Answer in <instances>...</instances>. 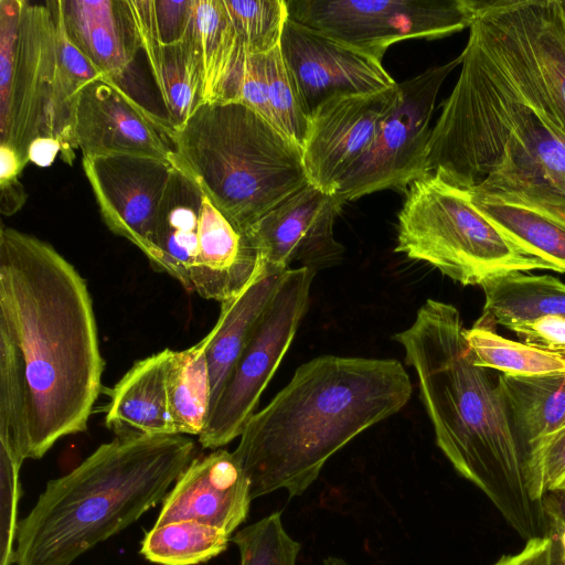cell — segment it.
<instances>
[{"mask_svg": "<svg viewBox=\"0 0 565 565\" xmlns=\"http://www.w3.org/2000/svg\"><path fill=\"white\" fill-rule=\"evenodd\" d=\"M462 54L398 83L396 105L382 120L363 156L342 175L335 195L353 201L382 190L407 192L427 174L426 153L437 94L447 76L461 65Z\"/></svg>", "mask_w": 565, "mask_h": 565, "instance_id": "12", "label": "cell"}, {"mask_svg": "<svg viewBox=\"0 0 565 565\" xmlns=\"http://www.w3.org/2000/svg\"><path fill=\"white\" fill-rule=\"evenodd\" d=\"M57 30V0H0V145L23 168L31 143L52 137Z\"/></svg>", "mask_w": 565, "mask_h": 565, "instance_id": "8", "label": "cell"}, {"mask_svg": "<svg viewBox=\"0 0 565 565\" xmlns=\"http://www.w3.org/2000/svg\"><path fill=\"white\" fill-rule=\"evenodd\" d=\"M484 306L478 322L508 328L542 317L565 319V284L550 275L514 273L481 286Z\"/></svg>", "mask_w": 565, "mask_h": 565, "instance_id": "26", "label": "cell"}, {"mask_svg": "<svg viewBox=\"0 0 565 565\" xmlns=\"http://www.w3.org/2000/svg\"><path fill=\"white\" fill-rule=\"evenodd\" d=\"M0 446L21 463L26 449V387L15 345L0 331Z\"/></svg>", "mask_w": 565, "mask_h": 565, "instance_id": "31", "label": "cell"}, {"mask_svg": "<svg viewBox=\"0 0 565 565\" xmlns=\"http://www.w3.org/2000/svg\"><path fill=\"white\" fill-rule=\"evenodd\" d=\"M552 545L550 535L529 540L522 551L503 555L493 565H552Z\"/></svg>", "mask_w": 565, "mask_h": 565, "instance_id": "39", "label": "cell"}, {"mask_svg": "<svg viewBox=\"0 0 565 565\" xmlns=\"http://www.w3.org/2000/svg\"><path fill=\"white\" fill-rule=\"evenodd\" d=\"M205 349L206 340L203 338L188 349L170 352L167 392L179 435L199 437L211 413L212 388Z\"/></svg>", "mask_w": 565, "mask_h": 565, "instance_id": "28", "label": "cell"}, {"mask_svg": "<svg viewBox=\"0 0 565 565\" xmlns=\"http://www.w3.org/2000/svg\"><path fill=\"white\" fill-rule=\"evenodd\" d=\"M21 462L4 447H0V565L13 563V542L18 527V505L21 495L19 472Z\"/></svg>", "mask_w": 565, "mask_h": 565, "instance_id": "36", "label": "cell"}, {"mask_svg": "<svg viewBox=\"0 0 565 565\" xmlns=\"http://www.w3.org/2000/svg\"><path fill=\"white\" fill-rule=\"evenodd\" d=\"M471 194L473 204L526 253L565 274V217L542 206Z\"/></svg>", "mask_w": 565, "mask_h": 565, "instance_id": "27", "label": "cell"}, {"mask_svg": "<svg viewBox=\"0 0 565 565\" xmlns=\"http://www.w3.org/2000/svg\"><path fill=\"white\" fill-rule=\"evenodd\" d=\"M427 145V174L565 217V132L468 39Z\"/></svg>", "mask_w": 565, "mask_h": 565, "instance_id": "3", "label": "cell"}, {"mask_svg": "<svg viewBox=\"0 0 565 565\" xmlns=\"http://www.w3.org/2000/svg\"><path fill=\"white\" fill-rule=\"evenodd\" d=\"M231 534L193 520L153 526L145 536L140 554L159 565H198L227 548Z\"/></svg>", "mask_w": 565, "mask_h": 565, "instance_id": "30", "label": "cell"}, {"mask_svg": "<svg viewBox=\"0 0 565 565\" xmlns=\"http://www.w3.org/2000/svg\"><path fill=\"white\" fill-rule=\"evenodd\" d=\"M316 271L307 267L285 271L279 288L235 363L205 428L204 449H218L239 437L257 412L259 398L288 351L305 317Z\"/></svg>", "mask_w": 565, "mask_h": 565, "instance_id": "11", "label": "cell"}, {"mask_svg": "<svg viewBox=\"0 0 565 565\" xmlns=\"http://www.w3.org/2000/svg\"><path fill=\"white\" fill-rule=\"evenodd\" d=\"M507 329L526 344L565 351V319L542 317L532 321L514 323Z\"/></svg>", "mask_w": 565, "mask_h": 565, "instance_id": "37", "label": "cell"}, {"mask_svg": "<svg viewBox=\"0 0 565 565\" xmlns=\"http://www.w3.org/2000/svg\"><path fill=\"white\" fill-rule=\"evenodd\" d=\"M247 54H265L280 45L289 19L286 0H224Z\"/></svg>", "mask_w": 565, "mask_h": 565, "instance_id": "32", "label": "cell"}, {"mask_svg": "<svg viewBox=\"0 0 565 565\" xmlns=\"http://www.w3.org/2000/svg\"><path fill=\"white\" fill-rule=\"evenodd\" d=\"M135 17L162 44L182 42L188 35L194 0H128Z\"/></svg>", "mask_w": 565, "mask_h": 565, "instance_id": "35", "label": "cell"}, {"mask_svg": "<svg viewBox=\"0 0 565 565\" xmlns=\"http://www.w3.org/2000/svg\"><path fill=\"white\" fill-rule=\"evenodd\" d=\"M26 193L19 178L0 182V212L10 216L17 213L25 203Z\"/></svg>", "mask_w": 565, "mask_h": 565, "instance_id": "40", "label": "cell"}, {"mask_svg": "<svg viewBox=\"0 0 565 565\" xmlns=\"http://www.w3.org/2000/svg\"><path fill=\"white\" fill-rule=\"evenodd\" d=\"M170 352L138 360L110 390L105 424L116 436L179 435L167 392Z\"/></svg>", "mask_w": 565, "mask_h": 565, "instance_id": "21", "label": "cell"}, {"mask_svg": "<svg viewBox=\"0 0 565 565\" xmlns=\"http://www.w3.org/2000/svg\"><path fill=\"white\" fill-rule=\"evenodd\" d=\"M553 541L552 545V565H565V561L562 556L559 546L554 536L550 535Z\"/></svg>", "mask_w": 565, "mask_h": 565, "instance_id": "44", "label": "cell"}, {"mask_svg": "<svg viewBox=\"0 0 565 565\" xmlns=\"http://www.w3.org/2000/svg\"><path fill=\"white\" fill-rule=\"evenodd\" d=\"M131 14L141 51L166 108L167 119L172 128H178L190 118L199 105L200 60L193 19L190 31L182 42L166 45L150 33L132 11Z\"/></svg>", "mask_w": 565, "mask_h": 565, "instance_id": "25", "label": "cell"}, {"mask_svg": "<svg viewBox=\"0 0 565 565\" xmlns=\"http://www.w3.org/2000/svg\"><path fill=\"white\" fill-rule=\"evenodd\" d=\"M459 310L427 299L393 335L416 373L436 444L526 541L548 535L541 472L511 423L499 374L476 364Z\"/></svg>", "mask_w": 565, "mask_h": 565, "instance_id": "2", "label": "cell"}, {"mask_svg": "<svg viewBox=\"0 0 565 565\" xmlns=\"http://www.w3.org/2000/svg\"><path fill=\"white\" fill-rule=\"evenodd\" d=\"M185 435L116 436L50 480L19 521L15 565H71L164 499L193 461Z\"/></svg>", "mask_w": 565, "mask_h": 565, "instance_id": "5", "label": "cell"}, {"mask_svg": "<svg viewBox=\"0 0 565 565\" xmlns=\"http://www.w3.org/2000/svg\"><path fill=\"white\" fill-rule=\"evenodd\" d=\"M265 73L270 122L302 147L308 118L287 72L280 45L265 54Z\"/></svg>", "mask_w": 565, "mask_h": 565, "instance_id": "34", "label": "cell"}, {"mask_svg": "<svg viewBox=\"0 0 565 565\" xmlns=\"http://www.w3.org/2000/svg\"><path fill=\"white\" fill-rule=\"evenodd\" d=\"M343 204L335 194L309 183L245 234L265 264L287 270L297 263L317 273L342 260L344 248L333 226Z\"/></svg>", "mask_w": 565, "mask_h": 565, "instance_id": "17", "label": "cell"}, {"mask_svg": "<svg viewBox=\"0 0 565 565\" xmlns=\"http://www.w3.org/2000/svg\"><path fill=\"white\" fill-rule=\"evenodd\" d=\"M193 30L200 60L198 106L235 102L247 53L224 0H194Z\"/></svg>", "mask_w": 565, "mask_h": 565, "instance_id": "23", "label": "cell"}, {"mask_svg": "<svg viewBox=\"0 0 565 565\" xmlns=\"http://www.w3.org/2000/svg\"><path fill=\"white\" fill-rule=\"evenodd\" d=\"M399 97L398 83L365 94L333 96L308 117L302 158L310 184L334 194L338 182L372 143Z\"/></svg>", "mask_w": 565, "mask_h": 565, "instance_id": "14", "label": "cell"}, {"mask_svg": "<svg viewBox=\"0 0 565 565\" xmlns=\"http://www.w3.org/2000/svg\"><path fill=\"white\" fill-rule=\"evenodd\" d=\"M398 213L395 252L431 265L463 286L514 273L554 270L516 245L472 202L437 174L414 181Z\"/></svg>", "mask_w": 565, "mask_h": 565, "instance_id": "7", "label": "cell"}, {"mask_svg": "<svg viewBox=\"0 0 565 565\" xmlns=\"http://www.w3.org/2000/svg\"><path fill=\"white\" fill-rule=\"evenodd\" d=\"M171 141L174 163L243 234L309 184L301 147L242 103L198 106Z\"/></svg>", "mask_w": 565, "mask_h": 565, "instance_id": "6", "label": "cell"}, {"mask_svg": "<svg viewBox=\"0 0 565 565\" xmlns=\"http://www.w3.org/2000/svg\"><path fill=\"white\" fill-rule=\"evenodd\" d=\"M287 7L296 22L382 62L396 42L470 28L477 0H287Z\"/></svg>", "mask_w": 565, "mask_h": 565, "instance_id": "10", "label": "cell"}, {"mask_svg": "<svg viewBox=\"0 0 565 565\" xmlns=\"http://www.w3.org/2000/svg\"><path fill=\"white\" fill-rule=\"evenodd\" d=\"M285 271L264 263L237 295L221 302L217 321L204 337L212 388L211 411L257 323L274 299Z\"/></svg>", "mask_w": 565, "mask_h": 565, "instance_id": "22", "label": "cell"}, {"mask_svg": "<svg viewBox=\"0 0 565 565\" xmlns=\"http://www.w3.org/2000/svg\"><path fill=\"white\" fill-rule=\"evenodd\" d=\"M241 565H296L300 544L285 530L280 512L245 526L232 539Z\"/></svg>", "mask_w": 565, "mask_h": 565, "instance_id": "33", "label": "cell"}, {"mask_svg": "<svg viewBox=\"0 0 565 565\" xmlns=\"http://www.w3.org/2000/svg\"><path fill=\"white\" fill-rule=\"evenodd\" d=\"M413 386L394 359L320 355L246 423L233 451L252 498L301 495L326 462L371 426L398 413Z\"/></svg>", "mask_w": 565, "mask_h": 565, "instance_id": "4", "label": "cell"}, {"mask_svg": "<svg viewBox=\"0 0 565 565\" xmlns=\"http://www.w3.org/2000/svg\"><path fill=\"white\" fill-rule=\"evenodd\" d=\"M540 468L543 494L565 483V427L544 446Z\"/></svg>", "mask_w": 565, "mask_h": 565, "instance_id": "38", "label": "cell"}, {"mask_svg": "<svg viewBox=\"0 0 565 565\" xmlns=\"http://www.w3.org/2000/svg\"><path fill=\"white\" fill-rule=\"evenodd\" d=\"M172 131L168 119L152 114L110 78L93 81L79 94L75 139L84 159L126 154L174 166Z\"/></svg>", "mask_w": 565, "mask_h": 565, "instance_id": "15", "label": "cell"}, {"mask_svg": "<svg viewBox=\"0 0 565 565\" xmlns=\"http://www.w3.org/2000/svg\"><path fill=\"white\" fill-rule=\"evenodd\" d=\"M499 384L514 431L541 472L544 446L565 427V372L526 376L501 373Z\"/></svg>", "mask_w": 565, "mask_h": 565, "instance_id": "24", "label": "cell"}, {"mask_svg": "<svg viewBox=\"0 0 565 565\" xmlns=\"http://www.w3.org/2000/svg\"><path fill=\"white\" fill-rule=\"evenodd\" d=\"M82 164L105 225L151 260L159 210L174 166L126 154L83 158Z\"/></svg>", "mask_w": 565, "mask_h": 565, "instance_id": "16", "label": "cell"}, {"mask_svg": "<svg viewBox=\"0 0 565 565\" xmlns=\"http://www.w3.org/2000/svg\"><path fill=\"white\" fill-rule=\"evenodd\" d=\"M280 51L307 118L333 96L374 93L397 84L382 62L290 18Z\"/></svg>", "mask_w": 565, "mask_h": 565, "instance_id": "13", "label": "cell"}, {"mask_svg": "<svg viewBox=\"0 0 565 565\" xmlns=\"http://www.w3.org/2000/svg\"><path fill=\"white\" fill-rule=\"evenodd\" d=\"M58 9L70 42L118 83L141 50L128 0H58Z\"/></svg>", "mask_w": 565, "mask_h": 565, "instance_id": "20", "label": "cell"}, {"mask_svg": "<svg viewBox=\"0 0 565 565\" xmlns=\"http://www.w3.org/2000/svg\"><path fill=\"white\" fill-rule=\"evenodd\" d=\"M183 234L191 255L190 291L223 302L237 295L263 265L246 234L215 207L202 188L188 201Z\"/></svg>", "mask_w": 565, "mask_h": 565, "instance_id": "18", "label": "cell"}, {"mask_svg": "<svg viewBox=\"0 0 565 565\" xmlns=\"http://www.w3.org/2000/svg\"><path fill=\"white\" fill-rule=\"evenodd\" d=\"M0 331L19 351L26 387L25 459L87 430L105 361L85 279L52 245L1 225Z\"/></svg>", "mask_w": 565, "mask_h": 565, "instance_id": "1", "label": "cell"}, {"mask_svg": "<svg viewBox=\"0 0 565 565\" xmlns=\"http://www.w3.org/2000/svg\"><path fill=\"white\" fill-rule=\"evenodd\" d=\"M542 507L548 522L565 525V483L545 491Z\"/></svg>", "mask_w": 565, "mask_h": 565, "instance_id": "42", "label": "cell"}, {"mask_svg": "<svg viewBox=\"0 0 565 565\" xmlns=\"http://www.w3.org/2000/svg\"><path fill=\"white\" fill-rule=\"evenodd\" d=\"M476 364L507 375H542L565 372V351H555L500 335L497 328L478 321L465 330Z\"/></svg>", "mask_w": 565, "mask_h": 565, "instance_id": "29", "label": "cell"}, {"mask_svg": "<svg viewBox=\"0 0 565 565\" xmlns=\"http://www.w3.org/2000/svg\"><path fill=\"white\" fill-rule=\"evenodd\" d=\"M250 481L234 452L195 457L163 499L153 526L193 520L232 533L247 519Z\"/></svg>", "mask_w": 565, "mask_h": 565, "instance_id": "19", "label": "cell"}, {"mask_svg": "<svg viewBox=\"0 0 565 565\" xmlns=\"http://www.w3.org/2000/svg\"><path fill=\"white\" fill-rule=\"evenodd\" d=\"M62 151L61 142L54 137H40L35 139L28 153L29 162L41 168L50 167L58 152Z\"/></svg>", "mask_w": 565, "mask_h": 565, "instance_id": "41", "label": "cell"}, {"mask_svg": "<svg viewBox=\"0 0 565 565\" xmlns=\"http://www.w3.org/2000/svg\"><path fill=\"white\" fill-rule=\"evenodd\" d=\"M469 30L495 68L565 131V0H477Z\"/></svg>", "mask_w": 565, "mask_h": 565, "instance_id": "9", "label": "cell"}, {"mask_svg": "<svg viewBox=\"0 0 565 565\" xmlns=\"http://www.w3.org/2000/svg\"><path fill=\"white\" fill-rule=\"evenodd\" d=\"M22 170L17 153L8 146L0 145V182L18 179Z\"/></svg>", "mask_w": 565, "mask_h": 565, "instance_id": "43", "label": "cell"}]
</instances>
